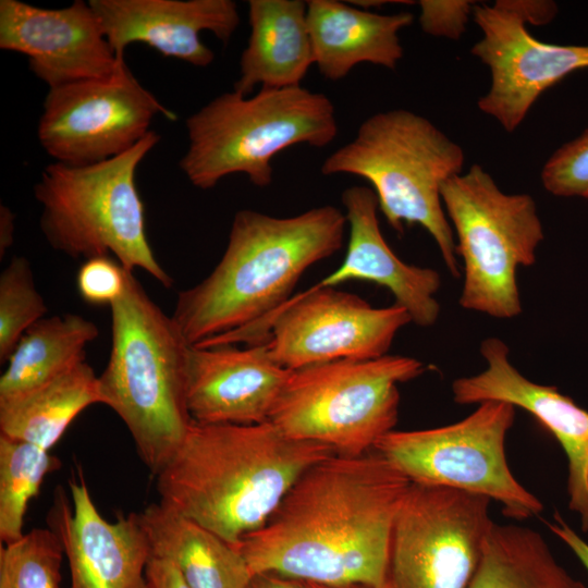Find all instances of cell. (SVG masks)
I'll return each mask as SVG.
<instances>
[{
    "mask_svg": "<svg viewBox=\"0 0 588 588\" xmlns=\"http://www.w3.org/2000/svg\"><path fill=\"white\" fill-rule=\"evenodd\" d=\"M481 372L453 381V401L461 405L501 401L531 414L559 441L567 457L568 506L588 532V412L558 388L532 382L510 362L509 347L499 338L485 339Z\"/></svg>",
    "mask_w": 588,
    "mask_h": 588,
    "instance_id": "obj_17",
    "label": "cell"
},
{
    "mask_svg": "<svg viewBox=\"0 0 588 588\" xmlns=\"http://www.w3.org/2000/svg\"><path fill=\"white\" fill-rule=\"evenodd\" d=\"M473 19L482 37L470 52L490 70L491 85L478 108L509 133L537 99L568 74L588 68V45H555L534 37L514 0L477 4Z\"/></svg>",
    "mask_w": 588,
    "mask_h": 588,
    "instance_id": "obj_14",
    "label": "cell"
},
{
    "mask_svg": "<svg viewBox=\"0 0 588 588\" xmlns=\"http://www.w3.org/2000/svg\"><path fill=\"white\" fill-rule=\"evenodd\" d=\"M468 588H587L532 528L493 524Z\"/></svg>",
    "mask_w": 588,
    "mask_h": 588,
    "instance_id": "obj_26",
    "label": "cell"
},
{
    "mask_svg": "<svg viewBox=\"0 0 588 588\" xmlns=\"http://www.w3.org/2000/svg\"><path fill=\"white\" fill-rule=\"evenodd\" d=\"M63 546L50 528H34L0 548V588H61Z\"/></svg>",
    "mask_w": 588,
    "mask_h": 588,
    "instance_id": "obj_28",
    "label": "cell"
},
{
    "mask_svg": "<svg viewBox=\"0 0 588 588\" xmlns=\"http://www.w3.org/2000/svg\"><path fill=\"white\" fill-rule=\"evenodd\" d=\"M69 489L71 500L61 487L56 489L47 515L68 559L69 588H149L145 572L151 549L138 513L106 519L82 471L70 479Z\"/></svg>",
    "mask_w": 588,
    "mask_h": 588,
    "instance_id": "obj_16",
    "label": "cell"
},
{
    "mask_svg": "<svg viewBox=\"0 0 588 588\" xmlns=\"http://www.w3.org/2000/svg\"><path fill=\"white\" fill-rule=\"evenodd\" d=\"M248 588H305V586L301 580L264 573L255 575Z\"/></svg>",
    "mask_w": 588,
    "mask_h": 588,
    "instance_id": "obj_36",
    "label": "cell"
},
{
    "mask_svg": "<svg viewBox=\"0 0 588 588\" xmlns=\"http://www.w3.org/2000/svg\"><path fill=\"white\" fill-rule=\"evenodd\" d=\"M347 225L324 205L293 217L237 211L213 270L177 294L172 319L189 345H256L303 273L342 246Z\"/></svg>",
    "mask_w": 588,
    "mask_h": 588,
    "instance_id": "obj_2",
    "label": "cell"
},
{
    "mask_svg": "<svg viewBox=\"0 0 588 588\" xmlns=\"http://www.w3.org/2000/svg\"><path fill=\"white\" fill-rule=\"evenodd\" d=\"M476 2L466 0H421L419 24L432 36L458 39L465 32Z\"/></svg>",
    "mask_w": 588,
    "mask_h": 588,
    "instance_id": "obj_32",
    "label": "cell"
},
{
    "mask_svg": "<svg viewBox=\"0 0 588 588\" xmlns=\"http://www.w3.org/2000/svg\"><path fill=\"white\" fill-rule=\"evenodd\" d=\"M490 503L411 482L393 525L388 588H468L494 524Z\"/></svg>",
    "mask_w": 588,
    "mask_h": 588,
    "instance_id": "obj_11",
    "label": "cell"
},
{
    "mask_svg": "<svg viewBox=\"0 0 588 588\" xmlns=\"http://www.w3.org/2000/svg\"><path fill=\"white\" fill-rule=\"evenodd\" d=\"M540 177L554 196L588 199V127L549 157Z\"/></svg>",
    "mask_w": 588,
    "mask_h": 588,
    "instance_id": "obj_30",
    "label": "cell"
},
{
    "mask_svg": "<svg viewBox=\"0 0 588 588\" xmlns=\"http://www.w3.org/2000/svg\"><path fill=\"white\" fill-rule=\"evenodd\" d=\"M409 479L382 454H333L306 469L258 530L234 546L254 575L388 588L394 520Z\"/></svg>",
    "mask_w": 588,
    "mask_h": 588,
    "instance_id": "obj_1",
    "label": "cell"
},
{
    "mask_svg": "<svg viewBox=\"0 0 588 588\" xmlns=\"http://www.w3.org/2000/svg\"><path fill=\"white\" fill-rule=\"evenodd\" d=\"M47 311L30 262L24 256H14L0 274L1 364L8 362L23 334Z\"/></svg>",
    "mask_w": 588,
    "mask_h": 588,
    "instance_id": "obj_29",
    "label": "cell"
},
{
    "mask_svg": "<svg viewBox=\"0 0 588 588\" xmlns=\"http://www.w3.org/2000/svg\"><path fill=\"white\" fill-rule=\"evenodd\" d=\"M127 270L111 256L86 259L76 275L82 299L91 305L111 306L124 292Z\"/></svg>",
    "mask_w": 588,
    "mask_h": 588,
    "instance_id": "obj_31",
    "label": "cell"
},
{
    "mask_svg": "<svg viewBox=\"0 0 588 588\" xmlns=\"http://www.w3.org/2000/svg\"><path fill=\"white\" fill-rule=\"evenodd\" d=\"M549 529L559 537L588 571V543L555 512L553 520L547 522Z\"/></svg>",
    "mask_w": 588,
    "mask_h": 588,
    "instance_id": "obj_34",
    "label": "cell"
},
{
    "mask_svg": "<svg viewBox=\"0 0 588 588\" xmlns=\"http://www.w3.org/2000/svg\"><path fill=\"white\" fill-rule=\"evenodd\" d=\"M159 140L151 130L114 158L87 166L48 164L34 187L47 243L73 259L111 256L125 270L140 269L171 287L173 279L149 244L136 185L138 166Z\"/></svg>",
    "mask_w": 588,
    "mask_h": 588,
    "instance_id": "obj_6",
    "label": "cell"
},
{
    "mask_svg": "<svg viewBox=\"0 0 588 588\" xmlns=\"http://www.w3.org/2000/svg\"><path fill=\"white\" fill-rule=\"evenodd\" d=\"M305 588H377L366 584H347V585H321L317 583L302 581Z\"/></svg>",
    "mask_w": 588,
    "mask_h": 588,
    "instance_id": "obj_37",
    "label": "cell"
},
{
    "mask_svg": "<svg viewBox=\"0 0 588 588\" xmlns=\"http://www.w3.org/2000/svg\"><path fill=\"white\" fill-rule=\"evenodd\" d=\"M15 215L5 206H0V257L9 250L14 242Z\"/></svg>",
    "mask_w": 588,
    "mask_h": 588,
    "instance_id": "obj_35",
    "label": "cell"
},
{
    "mask_svg": "<svg viewBox=\"0 0 588 588\" xmlns=\"http://www.w3.org/2000/svg\"><path fill=\"white\" fill-rule=\"evenodd\" d=\"M412 322L403 307H372L356 294L316 284L291 297L267 324L272 359L287 370L389 353L396 333Z\"/></svg>",
    "mask_w": 588,
    "mask_h": 588,
    "instance_id": "obj_13",
    "label": "cell"
},
{
    "mask_svg": "<svg viewBox=\"0 0 588 588\" xmlns=\"http://www.w3.org/2000/svg\"><path fill=\"white\" fill-rule=\"evenodd\" d=\"M61 465L58 457L36 444L0 433V541L23 537L27 506L45 477Z\"/></svg>",
    "mask_w": 588,
    "mask_h": 588,
    "instance_id": "obj_27",
    "label": "cell"
},
{
    "mask_svg": "<svg viewBox=\"0 0 588 588\" xmlns=\"http://www.w3.org/2000/svg\"><path fill=\"white\" fill-rule=\"evenodd\" d=\"M464 419L448 426L382 436L373 450L411 482L442 486L499 502L504 516L524 520L541 513V501L512 474L505 438L516 407L487 401Z\"/></svg>",
    "mask_w": 588,
    "mask_h": 588,
    "instance_id": "obj_10",
    "label": "cell"
},
{
    "mask_svg": "<svg viewBox=\"0 0 588 588\" xmlns=\"http://www.w3.org/2000/svg\"><path fill=\"white\" fill-rule=\"evenodd\" d=\"M151 555L172 562L189 588H248L255 576L240 551L160 502L138 513Z\"/></svg>",
    "mask_w": 588,
    "mask_h": 588,
    "instance_id": "obj_23",
    "label": "cell"
},
{
    "mask_svg": "<svg viewBox=\"0 0 588 588\" xmlns=\"http://www.w3.org/2000/svg\"><path fill=\"white\" fill-rule=\"evenodd\" d=\"M94 404H100L98 376L84 360L27 393L0 401V433L49 451Z\"/></svg>",
    "mask_w": 588,
    "mask_h": 588,
    "instance_id": "obj_24",
    "label": "cell"
},
{
    "mask_svg": "<svg viewBox=\"0 0 588 588\" xmlns=\"http://www.w3.org/2000/svg\"><path fill=\"white\" fill-rule=\"evenodd\" d=\"M145 574L149 588H189L177 567L162 558L151 555Z\"/></svg>",
    "mask_w": 588,
    "mask_h": 588,
    "instance_id": "obj_33",
    "label": "cell"
},
{
    "mask_svg": "<svg viewBox=\"0 0 588 588\" xmlns=\"http://www.w3.org/2000/svg\"><path fill=\"white\" fill-rule=\"evenodd\" d=\"M341 199L350 228L345 258L318 285L335 286L350 280L373 282L392 293L412 322L422 328L434 324L440 314L436 298L440 274L431 268L408 265L394 254L380 230L378 199L371 187L350 186Z\"/></svg>",
    "mask_w": 588,
    "mask_h": 588,
    "instance_id": "obj_20",
    "label": "cell"
},
{
    "mask_svg": "<svg viewBox=\"0 0 588 588\" xmlns=\"http://www.w3.org/2000/svg\"><path fill=\"white\" fill-rule=\"evenodd\" d=\"M422 362L404 355L340 359L292 370L269 421L292 439L357 456L394 430L397 385L421 376Z\"/></svg>",
    "mask_w": 588,
    "mask_h": 588,
    "instance_id": "obj_8",
    "label": "cell"
},
{
    "mask_svg": "<svg viewBox=\"0 0 588 588\" xmlns=\"http://www.w3.org/2000/svg\"><path fill=\"white\" fill-rule=\"evenodd\" d=\"M306 2L314 64L327 79H341L363 62L393 70L403 58L399 33L413 23L412 13L379 14L335 0Z\"/></svg>",
    "mask_w": 588,
    "mask_h": 588,
    "instance_id": "obj_21",
    "label": "cell"
},
{
    "mask_svg": "<svg viewBox=\"0 0 588 588\" xmlns=\"http://www.w3.org/2000/svg\"><path fill=\"white\" fill-rule=\"evenodd\" d=\"M464 162L462 147L427 118L392 109L367 118L355 138L328 156L320 171L369 182L388 223L399 233L404 224L422 226L450 273L458 277L456 243L441 189L462 173Z\"/></svg>",
    "mask_w": 588,
    "mask_h": 588,
    "instance_id": "obj_5",
    "label": "cell"
},
{
    "mask_svg": "<svg viewBox=\"0 0 588 588\" xmlns=\"http://www.w3.org/2000/svg\"><path fill=\"white\" fill-rule=\"evenodd\" d=\"M159 114L176 119L125 62L110 77L49 88L37 137L54 162L94 164L133 148L151 131Z\"/></svg>",
    "mask_w": 588,
    "mask_h": 588,
    "instance_id": "obj_12",
    "label": "cell"
},
{
    "mask_svg": "<svg viewBox=\"0 0 588 588\" xmlns=\"http://www.w3.org/2000/svg\"><path fill=\"white\" fill-rule=\"evenodd\" d=\"M188 147L179 164L197 188L243 173L257 187L272 182V158L301 144L324 147L338 136L332 101L303 86L223 93L186 119Z\"/></svg>",
    "mask_w": 588,
    "mask_h": 588,
    "instance_id": "obj_7",
    "label": "cell"
},
{
    "mask_svg": "<svg viewBox=\"0 0 588 588\" xmlns=\"http://www.w3.org/2000/svg\"><path fill=\"white\" fill-rule=\"evenodd\" d=\"M103 35L119 59L143 42L164 57L205 68L215 53L200 38L211 32L228 42L240 24L232 0H90Z\"/></svg>",
    "mask_w": 588,
    "mask_h": 588,
    "instance_id": "obj_19",
    "label": "cell"
},
{
    "mask_svg": "<svg viewBox=\"0 0 588 588\" xmlns=\"http://www.w3.org/2000/svg\"><path fill=\"white\" fill-rule=\"evenodd\" d=\"M333 454L271 421H194L155 476L159 502L236 546L267 523L306 469Z\"/></svg>",
    "mask_w": 588,
    "mask_h": 588,
    "instance_id": "obj_3",
    "label": "cell"
},
{
    "mask_svg": "<svg viewBox=\"0 0 588 588\" xmlns=\"http://www.w3.org/2000/svg\"><path fill=\"white\" fill-rule=\"evenodd\" d=\"M266 343L238 347H189L186 407L198 424L252 425L269 421L290 376Z\"/></svg>",
    "mask_w": 588,
    "mask_h": 588,
    "instance_id": "obj_18",
    "label": "cell"
},
{
    "mask_svg": "<svg viewBox=\"0 0 588 588\" xmlns=\"http://www.w3.org/2000/svg\"><path fill=\"white\" fill-rule=\"evenodd\" d=\"M0 48L25 54L30 71L49 88L110 77L125 63L89 2L82 0L62 9L1 0Z\"/></svg>",
    "mask_w": 588,
    "mask_h": 588,
    "instance_id": "obj_15",
    "label": "cell"
},
{
    "mask_svg": "<svg viewBox=\"0 0 588 588\" xmlns=\"http://www.w3.org/2000/svg\"><path fill=\"white\" fill-rule=\"evenodd\" d=\"M441 198L464 265L460 305L498 319L522 313L516 273L532 266L543 228L528 194H507L481 166L449 179Z\"/></svg>",
    "mask_w": 588,
    "mask_h": 588,
    "instance_id": "obj_9",
    "label": "cell"
},
{
    "mask_svg": "<svg viewBox=\"0 0 588 588\" xmlns=\"http://www.w3.org/2000/svg\"><path fill=\"white\" fill-rule=\"evenodd\" d=\"M110 310L111 350L98 376L100 404L121 418L156 476L194 422L185 396L191 345L132 271Z\"/></svg>",
    "mask_w": 588,
    "mask_h": 588,
    "instance_id": "obj_4",
    "label": "cell"
},
{
    "mask_svg": "<svg viewBox=\"0 0 588 588\" xmlns=\"http://www.w3.org/2000/svg\"><path fill=\"white\" fill-rule=\"evenodd\" d=\"M98 327L76 314L44 317L21 338L0 377V401L27 393L86 360Z\"/></svg>",
    "mask_w": 588,
    "mask_h": 588,
    "instance_id": "obj_25",
    "label": "cell"
},
{
    "mask_svg": "<svg viewBox=\"0 0 588 588\" xmlns=\"http://www.w3.org/2000/svg\"><path fill=\"white\" fill-rule=\"evenodd\" d=\"M250 34L240 58V76L233 90L249 96L260 88L302 86L314 64L307 26V2L250 0Z\"/></svg>",
    "mask_w": 588,
    "mask_h": 588,
    "instance_id": "obj_22",
    "label": "cell"
}]
</instances>
